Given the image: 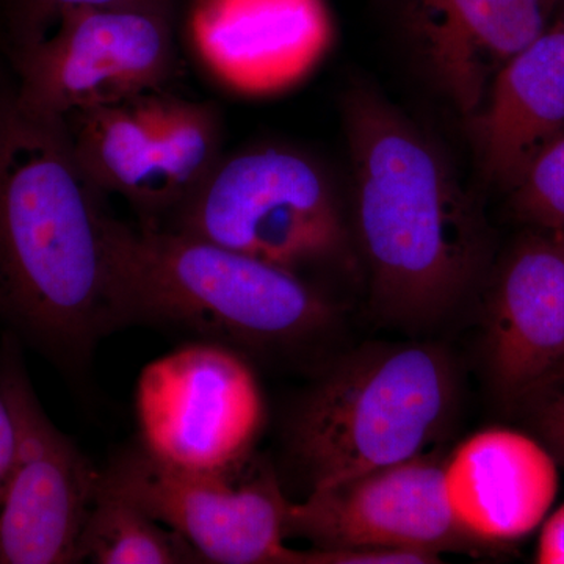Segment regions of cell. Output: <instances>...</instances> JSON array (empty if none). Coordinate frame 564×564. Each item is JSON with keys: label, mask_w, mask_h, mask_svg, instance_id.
I'll return each mask as SVG.
<instances>
[{"label": "cell", "mask_w": 564, "mask_h": 564, "mask_svg": "<svg viewBox=\"0 0 564 564\" xmlns=\"http://www.w3.org/2000/svg\"><path fill=\"white\" fill-rule=\"evenodd\" d=\"M536 563L564 564V503L543 522L538 541Z\"/></svg>", "instance_id": "21"}, {"label": "cell", "mask_w": 564, "mask_h": 564, "mask_svg": "<svg viewBox=\"0 0 564 564\" xmlns=\"http://www.w3.org/2000/svg\"><path fill=\"white\" fill-rule=\"evenodd\" d=\"M176 0H128L66 14L7 65L25 106L66 118L165 90L177 63Z\"/></svg>", "instance_id": "7"}, {"label": "cell", "mask_w": 564, "mask_h": 564, "mask_svg": "<svg viewBox=\"0 0 564 564\" xmlns=\"http://www.w3.org/2000/svg\"><path fill=\"white\" fill-rule=\"evenodd\" d=\"M128 0H0V47L7 61L43 40L62 18Z\"/></svg>", "instance_id": "19"}, {"label": "cell", "mask_w": 564, "mask_h": 564, "mask_svg": "<svg viewBox=\"0 0 564 564\" xmlns=\"http://www.w3.org/2000/svg\"><path fill=\"white\" fill-rule=\"evenodd\" d=\"M489 377L508 403L556 383L564 362V237L522 240L497 276L488 310Z\"/></svg>", "instance_id": "13"}, {"label": "cell", "mask_w": 564, "mask_h": 564, "mask_svg": "<svg viewBox=\"0 0 564 564\" xmlns=\"http://www.w3.org/2000/svg\"><path fill=\"white\" fill-rule=\"evenodd\" d=\"M106 196L82 172L65 120L25 106L0 70V333L70 378L118 332Z\"/></svg>", "instance_id": "1"}, {"label": "cell", "mask_w": 564, "mask_h": 564, "mask_svg": "<svg viewBox=\"0 0 564 564\" xmlns=\"http://www.w3.org/2000/svg\"><path fill=\"white\" fill-rule=\"evenodd\" d=\"M22 352L13 334H0V384L17 440L0 505V564L79 563L99 470L44 411Z\"/></svg>", "instance_id": "9"}, {"label": "cell", "mask_w": 564, "mask_h": 564, "mask_svg": "<svg viewBox=\"0 0 564 564\" xmlns=\"http://www.w3.org/2000/svg\"><path fill=\"white\" fill-rule=\"evenodd\" d=\"M314 549H411L440 554L466 544L444 488V463L429 455L311 489L289 502L285 538Z\"/></svg>", "instance_id": "11"}, {"label": "cell", "mask_w": 564, "mask_h": 564, "mask_svg": "<svg viewBox=\"0 0 564 564\" xmlns=\"http://www.w3.org/2000/svg\"><path fill=\"white\" fill-rule=\"evenodd\" d=\"M242 473L182 469L137 443L99 470V485L181 534L204 563L296 564L284 545L289 500L280 484L273 474Z\"/></svg>", "instance_id": "10"}, {"label": "cell", "mask_w": 564, "mask_h": 564, "mask_svg": "<svg viewBox=\"0 0 564 564\" xmlns=\"http://www.w3.org/2000/svg\"><path fill=\"white\" fill-rule=\"evenodd\" d=\"M558 481V463L549 448L503 426L475 433L444 463L445 497L456 525L480 543H516L540 529Z\"/></svg>", "instance_id": "15"}, {"label": "cell", "mask_w": 564, "mask_h": 564, "mask_svg": "<svg viewBox=\"0 0 564 564\" xmlns=\"http://www.w3.org/2000/svg\"><path fill=\"white\" fill-rule=\"evenodd\" d=\"M510 192L518 217L564 237V133L534 158Z\"/></svg>", "instance_id": "18"}, {"label": "cell", "mask_w": 564, "mask_h": 564, "mask_svg": "<svg viewBox=\"0 0 564 564\" xmlns=\"http://www.w3.org/2000/svg\"><path fill=\"white\" fill-rule=\"evenodd\" d=\"M139 444L172 466L239 474L267 421L251 361L209 343L187 344L141 370L135 388Z\"/></svg>", "instance_id": "8"}, {"label": "cell", "mask_w": 564, "mask_h": 564, "mask_svg": "<svg viewBox=\"0 0 564 564\" xmlns=\"http://www.w3.org/2000/svg\"><path fill=\"white\" fill-rule=\"evenodd\" d=\"M458 388L443 348H366L304 393L289 421V454L311 489L425 455L451 422Z\"/></svg>", "instance_id": "4"}, {"label": "cell", "mask_w": 564, "mask_h": 564, "mask_svg": "<svg viewBox=\"0 0 564 564\" xmlns=\"http://www.w3.org/2000/svg\"><path fill=\"white\" fill-rule=\"evenodd\" d=\"M193 47L226 87L267 95L302 80L332 41L322 0H195Z\"/></svg>", "instance_id": "12"}, {"label": "cell", "mask_w": 564, "mask_h": 564, "mask_svg": "<svg viewBox=\"0 0 564 564\" xmlns=\"http://www.w3.org/2000/svg\"><path fill=\"white\" fill-rule=\"evenodd\" d=\"M563 380H564V362H563L562 369H560L558 375H556V383H558V381H563Z\"/></svg>", "instance_id": "23"}, {"label": "cell", "mask_w": 564, "mask_h": 564, "mask_svg": "<svg viewBox=\"0 0 564 564\" xmlns=\"http://www.w3.org/2000/svg\"><path fill=\"white\" fill-rule=\"evenodd\" d=\"M63 120L85 176L131 204L143 225H165L225 155L217 107L165 90Z\"/></svg>", "instance_id": "6"}, {"label": "cell", "mask_w": 564, "mask_h": 564, "mask_svg": "<svg viewBox=\"0 0 564 564\" xmlns=\"http://www.w3.org/2000/svg\"><path fill=\"white\" fill-rule=\"evenodd\" d=\"M162 228L300 274L340 261L350 245L328 174L310 155L281 147L223 155Z\"/></svg>", "instance_id": "5"}, {"label": "cell", "mask_w": 564, "mask_h": 564, "mask_svg": "<svg viewBox=\"0 0 564 564\" xmlns=\"http://www.w3.org/2000/svg\"><path fill=\"white\" fill-rule=\"evenodd\" d=\"M14 425L11 419L9 403L0 384V505L6 496L7 485L14 458Z\"/></svg>", "instance_id": "22"}, {"label": "cell", "mask_w": 564, "mask_h": 564, "mask_svg": "<svg viewBox=\"0 0 564 564\" xmlns=\"http://www.w3.org/2000/svg\"><path fill=\"white\" fill-rule=\"evenodd\" d=\"M440 554L411 549L352 547L296 551V564H432Z\"/></svg>", "instance_id": "20"}, {"label": "cell", "mask_w": 564, "mask_h": 564, "mask_svg": "<svg viewBox=\"0 0 564 564\" xmlns=\"http://www.w3.org/2000/svg\"><path fill=\"white\" fill-rule=\"evenodd\" d=\"M118 328L154 326L251 355L299 351L328 332L329 300L302 274L162 228L107 217Z\"/></svg>", "instance_id": "3"}, {"label": "cell", "mask_w": 564, "mask_h": 564, "mask_svg": "<svg viewBox=\"0 0 564 564\" xmlns=\"http://www.w3.org/2000/svg\"><path fill=\"white\" fill-rule=\"evenodd\" d=\"M345 129L375 310L397 325H432L481 269L477 210L432 141L375 93L348 95Z\"/></svg>", "instance_id": "2"}, {"label": "cell", "mask_w": 564, "mask_h": 564, "mask_svg": "<svg viewBox=\"0 0 564 564\" xmlns=\"http://www.w3.org/2000/svg\"><path fill=\"white\" fill-rule=\"evenodd\" d=\"M204 563L181 534L139 505L98 485L79 543V563Z\"/></svg>", "instance_id": "17"}, {"label": "cell", "mask_w": 564, "mask_h": 564, "mask_svg": "<svg viewBox=\"0 0 564 564\" xmlns=\"http://www.w3.org/2000/svg\"><path fill=\"white\" fill-rule=\"evenodd\" d=\"M564 0H408L406 28L426 69L464 117L497 73L543 35Z\"/></svg>", "instance_id": "14"}, {"label": "cell", "mask_w": 564, "mask_h": 564, "mask_svg": "<svg viewBox=\"0 0 564 564\" xmlns=\"http://www.w3.org/2000/svg\"><path fill=\"white\" fill-rule=\"evenodd\" d=\"M474 121L486 177L510 192L564 133V14L505 63Z\"/></svg>", "instance_id": "16"}]
</instances>
